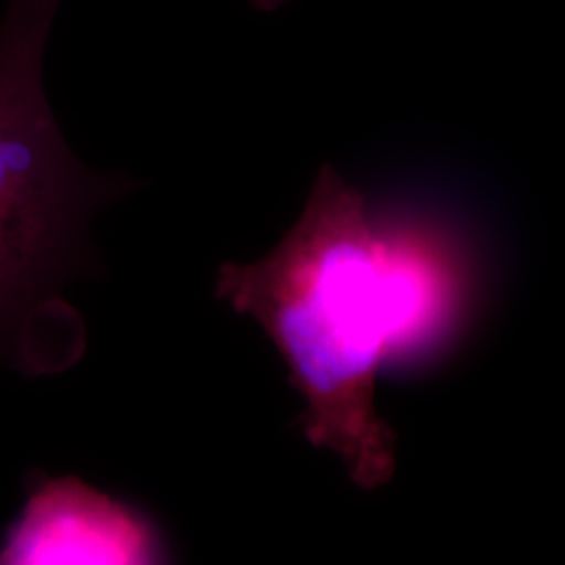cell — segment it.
<instances>
[{
  "mask_svg": "<svg viewBox=\"0 0 565 565\" xmlns=\"http://www.w3.org/2000/svg\"><path fill=\"white\" fill-rule=\"evenodd\" d=\"M0 565H168L162 536L135 507L74 478L46 480L4 534Z\"/></svg>",
  "mask_w": 565,
  "mask_h": 565,
  "instance_id": "obj_3",
  "label": "cell"
},
{
  "mask_svg": "<svg viewBox=\"0 0 565 565\" xmlns=\"http://www.w3.org/2000/svg\"><path fill=\"white\" fill-rule=\"evenodd\" d=\"M249 2L258 9H263V11H273V9L281 7L282 2H287V0H249Z\"/></svg>",
  "mask_w": 565,
  "mask_h": 565,
  "instance_id": "obj_4",
  "label": "cell"
},
{
  "mask_svg": "<svg viewBox=\"0 0 565 565\" xmlns=\"http://www.w3.org/2000/svg\"><path fill=\"white\" fill-rule=\"evenodd\" d=\"M61 0H9L0 21V342L88 263L90 224L124 182L74 156L44 90Z\"/></svg>",
  "mask_w": 565,
  "mask_h": 565,
  "instance_id": "obj_2",
  "label": "cell"
},
{
  "mask_svg": "<svg viewBox=\"0 0 565 565\" xmlns=\"http://www.w3.org/2000/svg\"><path fill=\"white\" fill-rule=\"evenodd\" d=\"M473 294L463 245L422 216L371 207L324 166L300 221L254 264H226L218 296L260 324L302 394L303 431L352 480L394 471V438L375 385L457 335Z\"/></svg>",
  "mask_w": 565,
  "mask_h": 565,
  "instance_id": "obj_1",
  "label": "cell"
}]
</instances>
